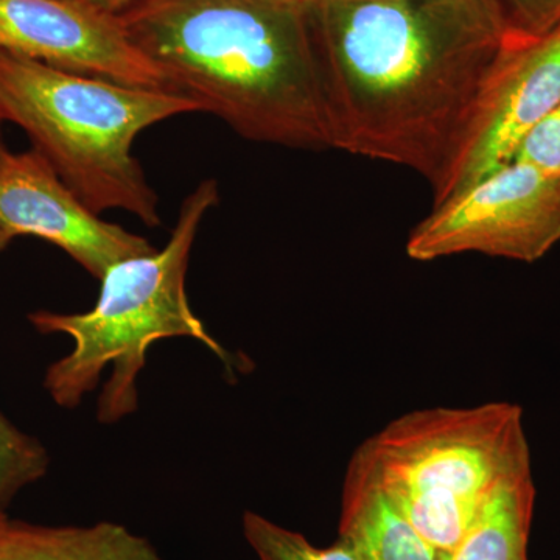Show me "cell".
<instances>
[{
  "label": "cell",
  "mask_w": 560,
  "mask_h": 560,
  "mask_svg": "<svg viewBox=\"0 0 560 560\" xmlns=\"http://www.w3.org/2000/svg\"><path fill=\"white\" fill-rule=\"evenodd\" d=\"M202 113L184 95L130 86L0 51V119L20 127L88 208L119 209L150 228L160 198L132 156L136 138L180 114Z\"/></svg>",
  "instance_id": "4"
},
{
  "label": "cell",
  "mask_w": 560,
  "mask_h": 560,
  "mask_svg": "<svg viewBox=\"0 0 560 560\" xmlns=\"http://www.w3.org/2000/svg\"><path fill=\"white\" fill-rule=\"evenodd\" d=\"M243 534L259 560H357L345 541L320 548L304 534L268 521L257 512L243 515Z\"/></svg>",
  "instance_id": "14"
},
{
  "label": "cell",
  "mask_w": 560,
  "mask_h": 560,
  "mask_svg": "<svg viewBox=\"0 0 560 560\" xmlns=\"http://www.w3.org/2000/svg\"><path fill=\"white\" fill-rule=\"evenodd\" d=\"M512 28L526 38L547 35L560 25V0H500Z\"/></svg>",
  "instance_id": "16"
},
{
  "label": "cell",
  "mask_w": 560,
  "mask_h": 560,
  "mask_svg": "<svg viewBox=\"0 0 560 560\" xmlns=\"http://www.w3.org/2000/svg\"><path fill=\"white\" fill-rule=\"evenodd\" d=\"M0 51L130 86L172 91L164 73L128 38L119 16L88 0H0Z\"/></svg>",
  "instance_id": "8"
},
{
  "label": "cell",
  "mask_w": 560,
  "mask_h": 560,
  "mask_svg": "<svg viewBox=\"0 0 560 560\" xmlns=\"http://www.w3.org/2000/svg\"><path fill=\"white\" fill-rule=\"evenodd\" d=\"M334 149L436 190L517 40L500 0H307Z\"/></svg>",
  "instance_id": "1"
},
{
  "label": "cell",
  "mask_w": 560,
  "mask_h": 560,
  "mask_svg": "<svg viewBox=\"0 0 560 560\" xmlns=\"http://www.w3.org/2000/svg\"><path fill=\"white\" fill-rule=\"evenodd\" d=\"M338 539L357 560H444L378 488L350 459L342 489Z\"/></svg>",
  "instance_id": "10"
},
{
  "label": "cell",
  "mask_w": 560,
  "mask_h": 560,
  "mask_svg": "<svg viewBox=\"0 0 560 560\" xmlns=\"http://www.w3.org/2000/svg\"><path fill=\"white\" fill-rule=\"evenodd\" d=\"M3 121L0 119V156L7 151L5 142H3V131H2Z\"/></svg>",
  "instance_id": "19"
},
{
  "label": "cell",
  "mask_w": 560,
  "mask_h": 560,
  "mask_svg": "<svg viewBox=\"0 0 560 560\" xmlns=\"http://www.w3.org/2000/svg\"><path fill=\"white\" fill-rule=\"evenodd\" d=\"M352 460L441 552L459 544L490 490L530 470L523 411L508 401L407 412Z\"/></svg>",
  "instance_id": "5"
},
{
  "label": "cell",
  "mask_w": 560,
  "mask_h": 560,
  "mask_svg": "<svg viewBox=\"0 0 560 560\" xmlns=\"http://www.w3.org/2000/svg\"><path fill=\"white\" fill-rule=\"evenodd\" d=\"M0 228L58 246L95 279L110 265L153 253L147 238L101 219L36 150L0 156Z\"/></svg>",
  "instance_id": "9"
},
{
  "label": "cell",
  "mask_w": 560,
  "mask_h": 560,
  "mask_svg": "<svg viewBox=\"0 0 560 560\" xmlns=\"http://www.w3.org/2000/svg\"><path fill=\"white\" fill-rule=\"evenodd\" d=\"M119 20L173 92L242 138L334 149L304 3L138 0Z\"/></svg>",
  "instance_id": "2"
},
{
  "label": "cell",
  "mask_w": 560,
  "mask_h": 560,
  "mask_svg": "<svg viewBox=\"0 0 560 560\" xmlns=\"http://www.w3.org/2000/svg\"><path fill=\"white\" fill-rule=\"evenodd\" d=\"M7 517H0V523H2L3 521H5Z\"/></svg>",
  "instance_id": "21"
},
{
  "label": "cell",
  "mask_w": 560,
  "mask_h": 560,
  "mask_svg": "<svg viewBox=\"0 0 560 560\" xmlns=\"http://www.w3.org/2000/svg\"><path fill=\"white\" fill-rule=\"evenodd\" d=\"M536 486L530 470L499 482L444 560H528Z\"/></svg>",
  "instance_id": "12"
},
{
  "label": "cell",
  "mask_w": 560,
  "mask_h": 560,
  "mask_svg": "<svg viewBox=\"0 0 560 560\" xmlns=\"http://www.w3.org/2000/svg\"><path fill=\"white\" fill-rule=\"evenodd\" d=\"M50 466L49 453L22 433L0 411V517L22 489L40 480Z\"/></svg>",
  "instance_id": "13"
},
{
  "label": "cell",
  "mask_w": 560,
  "mask_h": 560,
  "mask_svg": "<svg viewBox=\"0 0 560 560\" xmlns=\"http://www.w3.org/2000/svg\"><path fill=\"white\" fill-rule=\"evenodd\" d=\"M287 2L305 3L307 0H287Z\"/></svg>",
  "instance_id": "20"
},
{
  "label": "cell",
  "mask_w": 560,
  "mask_h": 560,
  "mask_svg": "<svg viewBox=\"0 0 560 560\" xmlns=\"http://www.w3.org/2000/svg\"><path fill=\"white\" fill-rule=\"evenodd\" d=\"M560 242V176L512 161L434 206L408 237V257L478 253L536 261Z\"/></svg>",
  "instance_id": "6"
},
{
  "label": "cell",
  "mask_w": 560,
  "mask_h": 560,
  "mask_svg": "<svg viewBox=\"0 0 560 560\" xmlns=\"http://www.w3.org/2000/svg\"><path fill=\"white\" fill-rule=\"evenodd\" d=\"M13 241H14L13 235H10L9 232H7L5 230H2V228H0V250L5 249L7 246H9L10 243Z\"/></svg>",
  "instance_id": "18"
},
{
  "label": "cell",
  "mask_w": 560,
  "mask_h": 560,
  "mask_svg": "<svg viewBox=\"0 0 560 560\" xmlns=\"http://www.w3.org/2000/svg\"><path fill=\"white\" fill-rule=\"evenodd\" d=\"M514 161L560 176V103L523 140Z\"/></svg>",
  "instance_id": "15"
},
{
  "label": "cell",
  "mask_w": 560,
  "mask_h": 560,
  "mask_svg": "<svg viewBox=\"0 0 560 560\" xmlns=\"http://www.w3.org/2000/svg\"><path fill=\"white\" fill-rule=\"evenodd\" d=\"M92 5L97 7L98 10L105 11V13L114 14L119 16L135 5L138 0H88Z\"/></svg>",
  "instance_id": "17"
},
{
  "label": "cell",
  "mask_w": 560,
  "mask_h": 560,
  "mask_svg": "<svg viewBox=\"0 0 560 560\" xmlns=\"http://www.w3.org/2000/svg\"><path fill=\"white\" fill-rule=\"evenodd\" d=\"M559 103L560 25L537 38L518 36L493 73L451 172L433 191L434 206L511 164Z\"/></svg>",
  "instance_id": "7"
},
{
  "label": "cell",
  "mask_w": 560,
  "mask_h": 560,
  "mask_svg": "<svg viewBox=\"0 0 560 560\" xmlns=\"http://www.w3.org/2000/svg\"><path fill=\"white\" fill-rule=\"evenodd\" d=\"M0 560H162L145 537L119 523L39 526L0 523Z\"/></svg>",
  "instance_id": "11"
},
{
  "label": "cell",
  "mask_w": 560,
  "mask_h": 560,
  "mask_svg": "<svg viewBox=\"0 0 560 560\" xmlns=\"http://www.w3.org/2000/svg\"><path fill=\"white\" fill-rule=\"evenodd\" d=\"M219 202L213 179L202 180L184 198L167 245L110 265L101 294L83 313L33 312L28 320L39 334L68 335L73 348L46 372L44 388L62 408L79 407L110 368L97 419L117 423L139 407L138 381L153 342L167 338L200 341L224 364L228 374L245 371L246 361L231 355L195 315L186 291L191 246L206 213Z\"/></svg>",
  "instance_id": "3"
}]
</instances>
